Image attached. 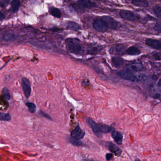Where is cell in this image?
I'll return each instance as SVG.
<instances>
[{"instance_id": "1", "label": "cell", "mask_w": 161, "mask_h": 161, "mask_svg": "<svg viewBox=\"0 0 161 161\" xmlns=\"http://www.w3.org/2000/svg\"><path fill=\"white\" fill-rule=\"evenodd\" d=\"M93 27L96 31L105 32L109 29H115L118 27V23L113 18L109 16H103L94 20Z\"/></svg>"}, {"instance_id": "2", "label": "cell", "mask_w": 161, "mask_h": 161, "mask_svg": "<svg viewBox=\"0 0 161 161\" xmlns=\"http://www.w3.org/2000/svg\"><path fill=\"white\" fill-rule=\"evenodd\" d=\"M117 75L122 79L125 80L135 82L142 80L143 76H138L135 75L132 71L128 69H125L119 71L117 73Z\"/></svg>"}, {"instance_id": "3", "label": "cell", "mask_w": 161, "mask_h": 161, "mask_svg": "<svg viewBox=\"0 0 161 161\" xmlns=\"http://www.w3.org/2000/svg\"><path fill=\"white\" fill-rule=\"evenodd\" d=\"M65 42L66 48L70 53H72L78 54L81 52V45L78 40L76 39H67Z\"/></svg>"}, {"instance_id": "4", "label": "cell", "mask_w": 161, "mask_h": 161, "mask_svg": "<svg viewBox=\"0 0 161 161\" xmlns=\"http://www.w3.org/2000/svg\"><path fill=\"white\" fill-rule=\"evenodd\" d=\"M119 15L122 19L129 21H138L140 20V17L130 10H122Z\"/></svg>"}, {"instance_id": "5", "label": "cell", "mask_w": 161, "mask_h": 161, "mask_svg": "<svg viewBox=\"0 0 161 161\" xmlns=\"http://www.w3.org/2000/svg\"><path fill=\"white\" fill-rule=\"evenodd\" d=\"M86 122L88 125L90 126V127L92 128V130L93 131L94 133L97 136L100 137L102 136V133L100 132V129H99V124H97L92 118L90 117H88L86 119Z\"/></svg>"}, {"instance_id": "6", "label": "cell", "mask_w": 161, "mask_h": 161, "mask_svg": "<svg viewBox=\"0 0 161 161\" xmlns=\"http://www.w3.org/2000/svg\"><path fill=\"white\" fill-rule=\"evenodd\" d=\"M22 87L25 96L26 98H28L30 97L31 93V87L30 81L25 77H23L22 79Z\"/></svg>"}, {"instance_id": "7", "label": "cell", "mask_w": 161, "mask_h": 161, "mask_svg": "<svg viewBox=\"0 0 161 161\" xmlns=\"http://www.w3.org/2000/svg\"><path fill=\"white\" fill-rule=\"evenodd\" d=\"M146 44L149 47L161 51V41L158 40L147 38L145 40Z\"/></svg>"}, {"instance_id": "8", "label": "cell", "mask_w": 161, "mask_h": 161, "mask_svg": "<svg viewBox=\"0 0 161 161\" xmlns=\"http://www.w3.org/2000/svg\"><path fill=\"white\" fill-rule=\"evenodd\" d=\"M71 136L72 138L76 140H80L85 136V132L82 130L79 125H77L71 133Z\"/></svg>"}, {"instance_id": "9", "label": "cell", "mask_w": 161, "mask_h": 161, "mask_svg": "<svg viewBox=\"0 0 161 161\" xmlns=\"http://www.w3.org/2000/svg\"><path fill=\"white\" fill-rule=\"evenodd\" d=\"M107 148L116 156H120L122 153V150L120 147L112 142L107 143L106 144Z\"/></svg>"}, {"instance_id": "10", "label": "cell", "mask_w": 161, "mask_h": 161, "mask_svg": "<svg viewBox=\"0 0 161 161\" xmlns=\"http://www.w3.org/2000/svg\"><path fill=\"white\" fill-rule=\"evenodd\" d=\"M77 3L80 7L86 9H91L96 6L95 3L90 0H78Z\"/></svg>"}, {"instance_id": "11", "label": "cell", "mask_w": 161, "mask_h": 161, "mask_svg": "<svg viewBox=\"0 0 161 161\" xmlns=\"http://www.w3.org/2000/svg\"><path fill=\"white\" fill-rule=\"evenodd\" d=\"M125 46L123 44H119L116 45L114 48H112L110 49L111 53L113 54L114 53L117 54L124 55L126 53Z\"/></svg>"}, {"instance_id": "12", "label": "cell", "mask_w": 161, "mask_h": 161, "mask_svg": "<svg viewBox=\"0 0 161 161\" xmlns=\"http://www.w3.org/2000/svg\"><path fill=\"white\" fill-rule=\"evenodd\" d=\"M111 63L113 66L116 69L121 68L125 63L124 59L120 57H113L111 58Z\"/></svg>"}, {"instance_id": "13", "label": "cell", "mask_w": 161, "mask_h": 161, "mask_svg": "<svg viewBox=\"0 0 161 161\" xmlns=\"http://www.w3.org/2000/svg\"><path fill=\"white\" fill-rule=\"evenodd\" d=\"M132 4L140 8H147L149 6V3L147 0H129Z\"/></svg>"}, {"instance_id": "14", "label": "cell", "mask_w": 161, "mask_h": 161, "mask_svg": "<svg viewBox=\"0 0 161 161\" xmlns=\"http://www.w3.org/2000/svg\"><path fill=\"white\" fill-rule=\"evenodd\" d=\"M127 69L131 71L139 72L143 69L142 64L141 63H134L129 64L127 66Z\"/></svg>"}, {"instance_id": "15", "label": "cell", "mask_w": 161, "mask_h": 161, "mask_svg": "<svg viewBox=\"0 0 161 161\" xmlns=\"http://www.w3.org/2000/svg\"><path fill=\"white\" fill-rule=\"evenodd\" d=\"M112 137L113 138L114 142L118 145H121L123 142V136L119 131L113 130L112 132Z\"/></svg>"}, {"instance_id": "16", "label": "cell", "mask_w": 161, "mask_h": 161, "mask_svg": "<svg viewBox=\"0 0 161 161\" xmlns=\"http://www.w3.org/2000/svg\"><path fill=\"white\" fill-rule=\"evenodd\" d=\"M126 53L129 55L138 56L141 54V52L137 47L132 46L126 49Z\"/></svg>"}, {"instance_id": "17", "label": "cell", "mask_w": 161, "mask_h": 161, "mask_svg": "<svg viewBox=\"0 0 161 161\" xmlns=\"http://www.w3.org/2000/svg\"><path fill=\"white\" fill-rule=\"evenodd\" d=\"M99 129L101 133H108L112 132L114 129L108 125L104 124H99Z\"/></svg>"}, {"instance_id": "18", "label": "cell", "mask_w": 161, "mask_h": 161, "mask_svg": "<svg viewBox=\"0 0 161 161\" xmlns=\"http://www.w3.org/2000/svg\"><path fill=\"white\" fill-rule=\"evenodd\" d=\"M49 12L50 14L53 16V17H55L57 18H61L62 16V13H61V11L60 9L58 8H57L56 7H51V8L49 9Z\"/></svg>"}, {"instance_id": "19", "label": "cell", "mask_w": 161, "mask_h": 161, "mask_svg": "<svg viewBox=\"0 0 161 161\" xmlns=\"http://www.w3.org/2000/svg\"><path fill=\"white\" fill-rule=\"evenodd\" d=\"M67 27L70 30L77 31L81 29V27L78 23L73 21H69L68 22Z\"/></svg>"}, {"instance_id": "20", "label": "cell", "mask_w": 161, "mask_h": 161, "mask_svg": "<svg viewBox=\"0 0 161 161\" xmlns=\"http://www.w3.org/2000/svg\"><path fill=\"white\" fill-rule=\"evenodd\" d=\"M20 6V2L19 0H13L11 3V7L12 11L16 12L19 10Z\"/></svg>"}, {"instance_id": "21", "label": "cell", "mask_w": 161, "mask_h": 161, "mask_svg": "<svg viewBox=\"0 0 161 161\" xmlns=\"http://www.w3.org/2000/svg\"><path fill=\"white\" fill-rule=\"evenodd\" d=\"M153 10L157 18L161 19V6H155L153 7Z\"/></svg>"}, {"instance_id": "22", "label": "cell", "mask_w": 161, "mask_h": 161, "mask_svg": "<svg viewBox=\"0 0 161 161\" xmlns=\"http://www.w3.org/2000/svg\"><path fill=\"white\" fill-rule=\"evenodd\" d=\"M26 106L28 108V110L31 113H34L36 112V107L34 103L32 102H27L26 103Z\"/></svg>"}, {"instance_id": "23", "label": "cell", "mask_w": 161, "mask_h": 161, "mask_svg": "<svg viewBox=\"0 0 161 161\" xmlns=\"http://www.w3.org/2000/svg\"><path fill=\"white\" fill-rule=\"evenodd\" d=\"M11 119V116L8 113H0V121H8Z\"/></svg>"}, {"instance_id": "24", "label": "cell", "mask_w": 161, "mask_h": 161, "mask_svg": "<svg viewBox=\"0 0 161 161\" xmlns=\"http://www.w3.org/2000/svg\"><path fill=\"white\" fill-rule=\"evenodd\" d=\"M69 142L73 144L74 145L77 146H80L82 145V142L80 141V140H76V139H74V138L71 137L69 138Z\"/></svg>"}, {"instance_id": "25", "label": "cell", "mask_w": 161, "mask_h": 161, "mask_svg": "<svg viewBox=\"0 0 161 161\" xmlns=\"http://www.w3.org/2000/svg\"><path fill=\"white\" fill-rule=\"evenodd\" d=\"M152 56L155 60L161 61V51L157 52L155 51L152 53Z\"/></svg>"}, {"instance_id": "26", "label": "cell", "mask_w": 161, "mask_h": 161, "mask_svg": "<svg viewBox=\"0 0 161 161\" xmlns=\"http://www.w3.org/2000/svg\"><path fill=\"white\" fill-rule=\"evenodd\" d=\"M3 94L4 97L7 100H9L10 99V93L8 88H4L3 89Z\"/></svg>"}, {"instance_id": "27", "label": "cell", "mask_w": 161, "mask_h": 161, "mask_svg": "<svg viewBox=\"0 0 161 161\" xmlns=\"http://www.w3.org/2000/svg\"><path fill=\"white\" fill-rule=\"evenodd\" d=\"M154 29L158 33L161 34V22H158L155 24Z\"/></svg>"}, {"instance_id": "28", "label": "cell", "mask_w": 161, "mask_h": 161, "mask_svg": "<svg viewBox=\"0 0 161 161\" xmlns=\"http://www.w3.org/2000/svg\"><path fill=\"white\" fill-rule=\"evenodd\" d=\"M40 114L42 116L44 117V118H46V119H49V120H52V118H51V117L50 115H48L47 114L43 112L42 111H40Z\"/></svg>"}, {"instance_id": "29", "label": "cell", "mask_w": 161, "mask_h": 161, "mask_svg": "<svg viewBox=\"0 0 161 161\" xmlns=\"http://www.w3.org/2000/svg\"><path fill=\"white\" fill-rule=\"evenodd\" d=\"M81 84H82V86L84 88H87V87H89V85H90V81H89V80H87V79H84L82 81Z\"/></svg>"}, {"instance_id": "30", "label": "cell", "mask_w": 161, "mask_h": 161, "mask_svg": "<svg viewBox=\"0 0 161 161\" xmlns=\"http://www.w3.org/2000/svg\"><path fill=\"white\" fill-rule=\"evenodd\" d=\"M113 157V155L111 153H108L106 155V158L107 161H110Z\"/></svg>"}, {"instance_id": "31", "label": "cell", "mask_w": 161, "mask_h": 161, "mask_svg": "<svg viewBox=\"0 0 161 161\" xmlns=\"http://www.w3.org/2000/svg\"><path fill=\"white\" fill-rule=\"evenodd\" d=\"M161 97V94L159 93H157L156 94H155L154 96V98L155 99H159Z\"/></svg>"}, {"instance_id": "32", "label": "cell", "mask_w": 161, "mask_h": 161, "mask_svg": "<svg viewBox=\"0 0 161 161\" xmlns=\"http://www.w3.org/2000/svg\"><path fill=\"white\" fill-rule=\"evenodd\" d=\"M5 18V15L2 12H0V21L4 19Z\"/></svg>"}, {"instance_id": "33", "label": "cell", "mask_w": 161, "mask_h": 161, "mask_svg": "<svg viewBox=\"0 0 161 161\" xmlns=\"http://www.w3.org/2000/svg\"><path fill=\"white\" fill-rule=\"evenodd\" d=\"M157 85H158V87L161 88V78L158 81V83H157Z\"/></svg>"}, {"instance_id": "34", "label": "cell", "mask_w": 161, "mask_h": 161, "mask_svg": "<svg viewBox=\"0 0 161 161\" xmlns=\"http://www.w3.org/2000/svg\"><path fill=\"white\" fill-rule=\"evenodd\" d=\"M135 161H141L140 160V159H137L135 160Z\"/></svg>"}]
</instances>
